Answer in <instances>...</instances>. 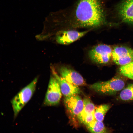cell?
<instances>
[{
    "mask_svg": "<svg viewBox=\"0 0 133 133\" xmlns=\"http://www.w3.org/2000/svg\"><path fill=\"white\" fill-rule=\"evenodd\" d=\"M74 19L77 26L82 27L118 25L107 20L101 0H79L74 10Z\"/></svg>",
    "mask_w": 133,
    "mask_h": 133,
    "instance_id": "cell-1",
    "label": "cell"
},
{
    "mask_svg": "<svg viewBox=\"0 0 133 133\" xmlns=\"http://www.w3.org/2000/svg\"><path fill=\"white\" fill-rule=\"evenodd\" d=\"M38 78L37 77L35 78L21 90L12 100L11 102L14 118L17 117L33 96L35 90Z\"/></svg>",
    "mask_w": 133,
    "mask_h": 133,
    "instance_id": "cell-2",
    "label": "cell"
},
{
    "mask_svg": "<svg viewBox=\"0 0 133 133\" xmlns=\"http://www.w3.org/2000/svg\"><path fill=\"white\" fill-rule=\"evenodd\" d=\"M124 80L116 76L105 81H100L91 85L89 88L94 91L103 94L113 95L123 89L125 85Z\"/></svg>",
    "mask_w": 133,
    "mask_h": 133,
    "instance_id": "cell-3",
    "label": "cell"
},
{
    "mask_svg": "<svg viewBox=\"0 0 133 133\" xmlns=\"http://www.w3.org/2000/svg\"><path fill=\"white\" fill-rule=\"evenodd\" d=\"M62 93L57 80L54 76H51L43 102L44 105L50 106L57 105L60 101Z\"/></svg>",
    "mask_w": 133,
    "mask_h": 133,
    "instance_id": "cell-4",
    "label": "cell"
},
{
    "mask_svg": "<svg viewBox=\"0 0 133 133\" xmlns=\"http://www.w3.org/2000/svg\"><path fill=\"white\" fill-rule=\"evenodd\" d=\"M113 49L109 46L100 44L93 47L89 51L88 55L92 61L96 63H108L112 58Z\"/></svg>",
    "mask_w": 133,
    "mask_h": 133,
    "instance_id": "cell-5",
    "label": "cell"
},
{
    "mask_svg": "<svg viewBox=\"0 0 133 133\" xmlns=\"http://www.w3.org/2000/svg\"><path fill=\"white\" fill-rule=\"evenodd\" d=\"M115 9L122 22L133 25V0H123L116 6Z\"/></svg>",
    "mask_w": 133,
    "mask_h": 133,
    "instance_id": "cell-6",
    "label": "cell"
},
{
    "mask_svg": "<svg viewBox=\"0 0 133 133\" xmlns=\"http://www.w3.org/2000/svg\"><path fill=\"white\" fill-rule=\"evenodd\" d=\"M112 58L116 64H127L133 61V49L126 46H116L113 49Z\"/></svg>",
    "mask_w": 133,
    "mask_h": 133,
    "instance_id": "cell-7",
    "label": "cell"
},
{
    "mask_svg": "<svg viewBox=\"0 0 133 133\" xmlns=\"http://www.w3.org/2000/svg\"><path fill=\"white\" fill-rule=\"evenodd\" d=\"M89 31L86 30L80 32L75 30L60 31L57 35L56 40L60 44H69L83 36Z\"/></svg>",
    "mask_w": 133,
    "mask_h": 133,
    "instance_id": "cell-8",
    "label": "cell"
},
{
    "mask_svg": "<svg viewBox=\"0 0 133 133\" xmlns=\"http://www.w3.org/2000/svg\"><path fill=\"white\" fill-rule=\"evenodd\" d=\"M59 70L60 75L70 83L78 86L86 85L83 78L76 71L65 66L61 67Z\"/></svg>",
    "mask_w": 133,
    "mask_h": 133,
    "instance_id": "cell-9",
    "label": "cell"
},
{
    "mask_svg": "<svg viewBox=\"0 0 133 133\" xmlns=\"http://www.w3.org/2000/svg\"><path fill=\"white\" fill-rule=\"evenodd\" d=\"M51 69L53 75L59 84L62 93L65 97L80 93L81 91L78 86L70 83L59 76L53 67H51Z\"/></svg>",
    "mask_w": 133,
    "mask_h": 133,
    "instance_id": "cell-10",
    "label": "cell"
},
{
    "mask_svg": "<svg viewBox=\"0 0 133 133\" xmlns=\"http://www.w3.org/2000/svg\"><path fill=\"white\" fill-rule=\"evenodd\" d=\"M64 102L69 112L75 116H77L83 108V101L78 94L65 97Z\"/></svg>",
    "mask_w": 133,
    "mask_h": 133,
    "instance_id": "cell-11",
    "label": "cell"
},
{
    "mask_svg": "<svg viewBox=\"0 0 133 133\" xmlns=\"http://www.w3.org/2000/svg\"><path fill=\"white\" fill-rule=\"evenodd\" d=\"M83 101V108L81 112L77 116L79 120L82 123L87 116L94 112L95 107L89 98H84Z\"/></svg>",
    "mask_w": 133,
    "mask_h": 133,
    "instance_id": "cell-12",
    "label": "cell"
},
{
    "mask_svg": "<svg viewBox=\"0 0 133 133\" xmlns=\"http://www.w3.org/2000/svg\"><path fill=\"white\" fill-rule=\"evenodd\" d=\"M88 130L92 133H107V130L102 121L95 119L86 125Z\"/></svg>",
    "mask_w": 133,
    "mask_h": 133,
    "instance_id": "cell-13",
    "label": "cell"
},
{
    "mask_svg": "<svg viewBox=\"0 0 133 133\" xmlns=\"http://www.w3.org/2000/svg\"><path fill=\"white\" fill-rule=\"evenodd\" d=\"M110 108V105L108 104L95 107L94 113L95 119L98 121H103L105 114Z\"/></svg>",
    "mask_w": 133,
    "mask_h": 133,
    "instance_id": "cell-14",
    "label": "cell"
},
{
    "mask_svg": "<svg viewBox=\"0 0 133 133\" xmlns=\"http://www.w3.org/2000/svg\"><path fill=\"white\" fill-rule=\"evenodd\" d=\"M119 98L121 100L127 101L133 100V83L128 84L120 92Z\"/></svg>",
    "mask_w": 133,
    "mask_h": 133,
    "instance_id": "cell-15",
    "label": "cell"
},
{
    "mask_svg": "<svg viewBox=\"0 0 133 133\" xmlns=\"http://www.w3.org/2000/svg\"><path fill=\"white\" fill-rule=\"evenodd\" d=\"M119 71L122 75L133 80V61L121 66L119 69Z\"/></svg>",
    "mask_w": 133,
    "mask_h": 133,
    "instance_id": "cell-16",
    "label": "cell"
}]
</instances>
